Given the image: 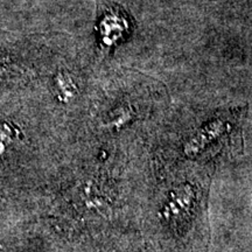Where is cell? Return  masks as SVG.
Returning a JSON list of instances; mask_svg holds the SVG:
<instances>
[{
    "label": "cell",
    "instance_id": "obj_5",
    "mask_svg": "<svg viewBox=\"0 0 252 252\" xmlns=\"http://www.w3.org/2000/svg\"><path fill=\"white\" fill-rule=\"evenodd\" d=\"M18 130L15 126L5 123L0 125V154L4 153L8 145L13 143L15 137H17Z\"/></svg>",
    "mask_w": 252,
    "mask_h": 252
},
{
    "label": "cell",
    "instance_id": "obj_1",
    "mask_svg": "<svg viewBox=\"0 0 252 252\" xmlns=\"http://www.w3.org/2000/svg\"><path fill=\"white\" fill-rule=\"evenodd\" d=\"M226 130L225 123L222 119L208 123L200 131H197L184 146V153L187 157H194L204 150L210 143L220 138Z\"/></svg>",
    "mask_w": 252,
    "mask_h": 252
},
{
    "label": "cell",
    "instance_id": "obj_2",
    "mask_svg": "<svg viewBox=\"0 0 252 252\" xmlns=\"http://www.w3.org/2000/svg\"><path fill=\"white\" fill-rule=\"evenodd\" d=\"M195 200V189L190 184L179 186L171 194L168 201L161 210L163 220H172L181 216L193 206Z\"/></svg>",
    "mask_w": 252,
    "mask_h": 252
},
{
    "label": "cell",
    "instance_id": "obj_4",
    "mask_svg": "<svg viewBox=\"0 0 252 252\" xmlns=\"http://www.w3.org/2000/svg\"><path fill=\"white\" fill-rule=\"evenodd\" d=\"M55 87L59 94V99L63 103H68L76 96L78 88L67 71H60L55 77Z\"/></svg>",
    "mask_w": 252,
    "mask_h": 252
},
{
    "label": "cell",
    "instance_id": "obj_3",
    "mask_svg": "<svg viewBox=\"0 0 252 252\" xmlns=\"http://www.w3.org/2000/svg\"><path fill=\"white\" fill-rule=\"evenodd\" d=\"M123 20H124V17H122L118 13H110L100 23V32H102V35L104 40H105L106 45L111 42H116V41H118L122 37L126 28H116V25H118Z\"/></svg>",
    "mask_w": 252,
    "mask_h": 252
},
{
    "label": "cell",
    "instance_id": "obj_6",
    "mask_svg": "<svg viewBox=\"0 0 252 252\" xmlns=\"http://www.w3.org/2000/svg\"><path fill=\"white\" fill-rule=\"evenodd\" d=\"M130 119H131V112L127 111V110H123L122 112L118 113V116H116V117L112 119V122L113 124L118 127V126L126 124L127 121H130Z\"/></svg>",
    "mask_w": 252,
    "mask_h": 252
}]
</instances>
